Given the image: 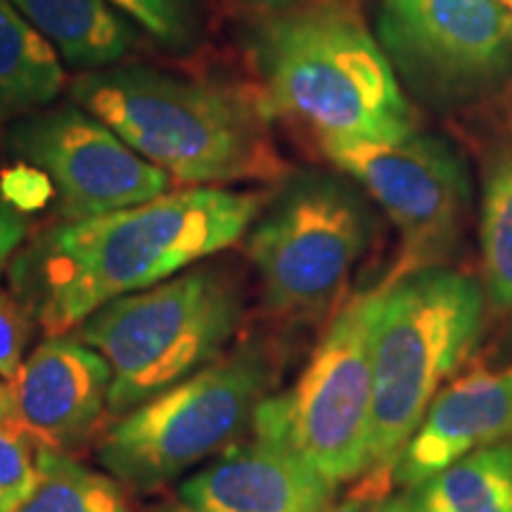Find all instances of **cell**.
<instances>
[{
  "label": "cell",
  "instance_id": "6da1fadb",
  "mask_svg": "<svg viewBox=\"0 0 512 512\" xmlns=\"http://www.w3.org/2000/svg\"><path fill=\"white\" fill-rule=\"evenodd\" d=\"M266 202L268 192L188 185L136 207L62 219L19 247L12 292L36 325L62 335L112 299L238 245Z\"/></svg>",
  "mask_w": 512,
  "mask_h": 512
},
{
  "label": "cell",
  "instance_id": "7a4b0ae2",
  "mask_svg": "<svg viewBox=\"0 0 512 512\" xmlns=\"http://www.w3.org/2000/svg\"><path fill=\"white\" fill-rule=\"evenodd\" d=\"M72 100L174 183H275L287 174L261 88L107 67L79 76Z\"/></svg>",
  "mask_w": 512,
  "mask_h": 512
},
{
  "label": "cell",
  "instance_id": "3957f363",
  "mask_svg": "<svg viewBox=\"0 0 512 512\" xmlns=\"http://www.w3.org/2000/svg\"><path fill=\"white\" fill-rule=\"evenodd\" d=\"M252 55L273 114L325 143H399L415 112L358 0H316L266 15Z\"/></svg>",
  "mask_w": 512,
  "mask_h": 512
},
{
  "label": "cell",
  "instance_id": "277c9868",
  "mask_svg": "<svg viewBox=\"0 0 512 512\" xmlns=\"http://www.w3.org/2000/svg\"><path fill=\"white\" fill-rule=\"evenodd\" d=\"M382 287L373 337V439L370 467L377 498L434 396L477 349L486 294L472 275L448 266L403 275Z\"/></svg>",
  "mask_w": 512,
  "mask_h": 512
},
{
  "label": "cell",
  "instance_id": "5b68a950",
  "mask_svg": "<svg viewBox=\"0 0 512 512\" xmlns=\"http://www.w3.org/2000/svg\"><path fill=\"white\" fill-rule=\"evenodd\" d=\"M245 320L238 275L195 264L174 278L112 299L76 328L112 368L107 415L119 418L216 361Z\"/></svg>",
  "mask_w": 512,
  "mask_h": 512
},
{
  "label": "cell",
  "instance_id": "8992f818",
  "mask_svg": "<svg viewBox=\"0 0 512 512\" xmlns=\"http://www.w3.org/2000/svg\"><path fill=\"white\" fill-rule=\"evenodd\" d=\"M278 358L264 339H245L138 403L100 434L95 456L119 484L155 491L214 456L252 427L259 403L273 394Z\"/></svg>",
  "mask_w": 512,
  "mask_h": 512
},
{
  "label": "cell",
  "instance_id": "52a82bcc",
  "mask_svg": "<svg viewBox=\"0 0 512 512\" xmlns=\"http://www.w3.org/2000/svg\"><path fill=\"white\" fill-rule=\"evenodd\" d=\"M382 287L335 311L290 389L268 394L252 430L297 453L332 484L368 475L373 439V337Z\"/></svg>",
  "mask_w": 512,
  "mask_h": 512
},
{
  "label": "cell",
  "instance_id": "ba28073f",
  "mask_svg": "<svg viewBox=\"0 0 512 512\" xmlns=\"http://www.w3.org/2000/svg\"><path fill=\"white\" fill-rule=\"evenodd\" d=\"M373 235V214L349 183L323 174L292 178L245 233L266 311L290 323L328 316Z\"/></svg>",
  "mask_w": 512,
  "mask_h": 512
},
{
  "label": "cell",
  "instance_id": "9c48e42d",
  "mask_svg": "<svg viewBox=\"0 0 512 512\" xmlns=\"http://www.w3.org/2000/svg\"><path fill=\"white\" fill-rule=\"evenodd\" d=\"M377 38L401 86L456 112L512 79V12L498 0H380Z\"/></svg>",
  "mask_w": 512,
  "mask_h": 512
},
{
  "label": "cell",
  "instance_id": "30bf717a",
  "mask_svg": "<svg viewBox=\"0 0 512 512\" xmlns=\"http://www.w3.org/2000/svg\"><path fill=\"white\" fill-rule=\"evenodd\" d=\"M325 159L361 185L399 233V254L384 283L448 266L463 245L472 183L446 140L411 133L399 143H325Z\"/></svg>",
  "mask_w": 512,
  "mask_h": 512
},
{
  "label": "cell",
  "instance_id": "8fae6325",
  "mask_svg": "<svg viewBox=\"0 0 512 512\" xmlns=\"http://www.w3.org/2000/svg\"><path fill=\"white\" fill-rule=\"evenodd\" d=\"M10 145L50 176L64 221L136 207L174 188L166 171L76 102L22 117Z\"/></svg>",
  "mask_w": 512,
  "mask_h": 512
},
{
  "label": "cell",
  "instance_id": "7c38bea8",
  "mask_svg": "<svg viewBox=\"0 0 512 512\" xmlns=\"http://www.w3.org/2000/svg\"><path fill=\"white\" fill-rule=\"evenodd\" d=\"M112 368L79 337L50 335L24 358L15 380V415L36 446L74 448L93 439L107 415Z\"/></svg>",
  "mask_w": 512,
  "mask_h": 512
},
{
  "label": "cell",
  "instance_id": "4fadbf2b",
  "mask_svg": "<svg viewBox=\"0 0 512 512\" xmlns=\"http://www.w3.org/2000/svg\"><path fill=\"white\" fill-rule=\"evenodd\" d=\"M512 441V366L477 370L434 396L396 456L389 486L411 489L479 448Z\"/></svg>",
  "mask_w": 512,
  "mask_h": 512
},
{
  "label": "cell",
  "instance_id": "5bb4252c",
  "mask_svg": "<svg viewBox=\"0 0 512 512\" xmlns=\"http://www.w3.org/2000/svg\"><path fill=\"white\" fill-rule=\"evenodd\" d=\"M335 494L337 484L316 467L261 437L223 451L178 489L197 512H320Z\"/></svg>",
  "mask_w": 512,
  "mask_h": 512
},
{
  "label": "cell",
  "instance_id": "9a60e30c",
  "mask_svg": "<svg viewBox=\"0 0 512 512\" xmlns=\"http://www.w3.org/2000/svg\"><path fill=\"white\" fill-rule=\"evenodd\" d=\"M373 505L377 512H512V441L479 448Z\"/></svg>",
  "mask_w": 512,
  "mask_h": 512
},
{
  "label": "cell",
  "instance_id": "2e32d148",
  "mask_svg": "<svg viewBox=\"0 0 512 512\" xmlns=\"http://www.w3.org/2000/svg\"><path fill=\"white\" fill-rule=\"evenodd\" d=\"M76 69L98 72L136 46V31L110 0H10Z\"/></svg>",
  "mask_w": 512,
  "mask_h": 512
},
{
  "label": "cell",
  "instance_id": "e0dca14e",
  "mask_svg": "<svg viewBox=\"0 0 512 512\" xmlns=\"http://www.w3.org/2000/svg\"><path fill=\"white\" fill-rule=\"evenodd\" d=\"M64 88L53 43L10 0H0V121L46 110Z\"/></svg>",
  "mask_w": 512,
  "mask_h": 512
},
{
  "label": "cell",
  "instance_id": "ac0fdd59",
  "mask_svg": "<svg viewBox=\"0 0 512 512\" xmlns=\"http://www.w3.org/2000/svg\"><path fill=\"white\" fill-rule=\"evenodd\" d=\"M479 247L486 304L512 328V133L484 155Z\"/></svg>",
  "mask_w": 512,
  "mask_h": 512
},
{
  "label": "cell",
  "instance_id": "d6986e66",
  "mask_svg": "<svg viewBox=\"0 0 512 512\" xmlns=\"http://www.w3.org/2000/svg\"><path fill=\"white\" fill-rule=\"evenodd\" d=\"M36 484L15 512H133L124 484L72 453L38 446Z\"/></svg>",
  "mask_w": 512,
  "mask_h": 512
},
{
  "label": "cell",
  "instance_id": "ffe728a7",
  "mask_svg": "<svg viewBox=\"0 0 512 512\" xmlns=\"http://www.w3.org/2000/svg\"><path fill=\"white\" fill-rule=\"evenodd\" d=\"M110 3L164 48H188L200 36V0H110Z\"/></svg>",
  "mask_w": 512,
  "mask_h": 512
},
{
  "label": "cell",
  "instance_id": "44dd1931",
  "mask_svg": "<svg viewBox=\"0 0 512 512\" xmlns=\"http://www.w3.org/2000/svg\"><path fill=\"white\" fill-rule=\"evenodd\" d=\"M36 441L19 422L0 425V512H15L36 484Z\"/></svg>",
  "mask_w": 512,
  "mask_h": 512
},
{
  "label": "cell",
  "instance_id": "7402d4cb",
  "mask_svg": "<svg viewBox=\"0 0 512 512\" xmlns=\"http://www.w3.org/2000/svg\"><path fill=\"white\" fill-rule=\"evenodd\" d=\"M34 325V318L15 292L0 287V377L5 382L15 380L22 368Z\"/></svg>",
  "mask_w": 512,
  "mask_h": 512
},
{
  "label": "cell",
  "instance_id": "603a6c76",
  "mask_svg": "<svg viewBox=\"0 0 512 512\" xmlns=\"http://www.w3.org/2000/svg\"><path fill=\"white\" fill-rule=\"evenodd\" d=\"M0 197L22 214H31L55 200V185L46 171L29 162H19L0 174Z\"/></svg>",
  "mask_w": 512,
  "mask_h": 512
},
{
  "label": "cell",
  "instance_id": "cb8c5ba5",
  "mask_svg": "<svg viewBox=\"0 0 512 512\" xmlns=\"http://www.w3.org/2000/svg\"><path fill=\"white\" fill-rule=\"evenodd\" d=\"M29 238L27 216L0 197V273L10 266L19 247Z\"/></svg>",
  "mask_w": 512,
  "mask_h": 512
},
{
  "label": "cell",
  "instance_id": "d4e9b609",
  "mask_svg": "<svg viewBox=\"0 0 512 512\" xmlns=\"http://www.w3.org/2000/svg\"><path fill=\"white\" fill-rule=\"evenodd\" d=\"M242 8L259 12V15H275V12H285L292 8H299V5L316 3V0H235Z\"/></svg>",
  "mask_w": 512,
  "mask_h": 512
},
{
  "label": "cell",
  "instance_id": "484cf974",
  "mask_svg": "<svg viewBox=\"0 0 512 512\" xmlns=\"http://www.w3.org/2000/svg\"><path fill=\"white\" fill-rule=\"evenodd\" d=\"M15 420H17L15 394H12L10 382H5L3 377H0V425H3V422H15Z\"/></svg>",
  "mask_w": 512,
  "mask_h": 512
},
{
  "label": "cell",
  "instance_id": "4316f807",
  "mask_svg": "<svg viewBox=\"0 0 512 512\" xmlns=\"http://www.w3.org/2000/svg\"><path fill=\"white\" fill-rule=\"evenodd\" d=\"M320 512H377L375 505H368V503H344V505H328L325 510Z\"/></svg>",
  "mask_w": 512,
  "mask_h": 512
},
{
  "label": "cell",
  "instance_id": "83f0119b",
  "mask_svg": "<svg viewBox=\"0 0 512 512\" xmlns=\"http://www.w3.org/2000/svg\"><path fill=\"white\" fill-rule=\"evenodd\" d=\"M162 512H197V510H192V508H188V505H183V503H176V505H169V508H164Z\"/></svg>",
  "mask_w": 512,
  "mask_h": 512
},
{
  "label": "cell",
  "instance_id": "f1b7e54d",
  "mask_svg": "<svg viewBox=\"0 0 512 512\" xmlns=\"http://www.w3.org/2000/svg\"><path fill=\"white\" fill-rule=\"evenodd\" d=\"M498 3H501L503 8H508L512 12V0H498Z\"/></svg>",
  "mask_w": 512,
  "mask_h": 512
}]
</instances>
